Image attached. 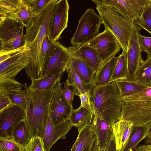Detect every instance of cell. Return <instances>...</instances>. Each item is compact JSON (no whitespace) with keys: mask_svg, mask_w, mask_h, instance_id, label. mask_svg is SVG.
<instances>
[{"mask_svg":"<svg viewBox=\"0 0 151 151\" xmlns=\"http://www.w3.org/2000/svg\"><path fill=\"white\" fill-rule=\"evenodd\" d=\"M72 127L68 119L60 124H54L49 114L42 137L46 150L50 151L59 139H65Z\"/></svg>","mask_w":151,"mask_h":151,"instance_id":"2e32d148","label":"cell"},{"mask_svg":"<svg viewBox=\"0 0 151 151\" xmlns=\"http://www.w3.org/2000/svg\"><path fill=\"white\" fill-rule=\"evenodd\" d=\"M63 72H60L46 76L41 78L31 80L30 88L46 90L52 89L57 82L60 81Z\"/></svg>","mask_w":151,"mask_h":151,"instance_id":"f1b7e54d","label":"cell"},{"mask_svg":"<svg viewBox=\"0 0 151 151\" xmlns=\"http://www.w3.org/2000/svg\"><path fill=\"white\" fill-rule=\"evenodd\" d=\"M102 22L99 15L92 8L87 9L79 20L76 31L71 40L73 46L85 45L99 34Z\"/></svg>","mask_w":151,"mask_h":151,"instance_id":"8992f818","label":"cell"},{"mask_svg":"<svg viewBox=\"0 0 151 151\" xmlns=\"http://www.w3.org/2000/svg\"><path fill=\"white\" fill-rule=\"evenodd\" d=\"M86 44L97 50L101 66L115 57L122 48L115 36L109 29L106 28L103 32Z\"/></svg>","mask_w":151,"mask_h":151,"instance_id":"ba28073f","label":"cell"},{"mask_svg":"<svg viewBox=\"0 0 151 151\" xmlns=\"http://www.w3.org/2000/svg\"><path fill=\"white\" fill-rule=\"evenodd\" d=\"M64 88L62 90V94L68 101L70 106L72 108L73 101L76 94L73 90H71L69 86L66 82L63 81Z\"/></svg>","mask_w":151,"mask_h":151,"instance_id":"ab89813d","label":"cell"},{"mask_svg":"<svg viewBox=\"0 0 151 151\" xmlns=\"http://www.w3.org/2000/svg\"><path fill=\"white\" fill-rule=\"evenodd\" d=\"M138 40L140 50L147 53V55H151V37L145 36L140 34Z\"/></svg>","mask_w":151,"mask_h":151,"instance_id":"f35d334b","label":"cell"},{"mask_svg":"<svg viewBox=\"0 0 151 151\" xmlns=\"http://www.w3.org/2000/svg\"><path fill=\"white\" fill-rule=\"evenodd\" d=\"M90 100L93 115L112 126L121 119L122 101L115 81L90 89Z\"/></svg>","mask_w":151,"mask_h":151,"instance_id":"7a4b0ae2","label":"cell"},{"mask_svg":"<svg viewBox=\"0 0 151 151\" xmlns=\"http://www.w3.org/2000/svg\"><path fill=\"white\" fill-rule=\"evenodd\" d=\"M78 132L77 138L70 151H89L91 144L96 136L93 128L92 122L90 125L84 127Z\"/></svg>","mask_w":151,"mask_h":151,"instance_id":"603a6c76","label":"cell"},{"mask_svg":"<svg viewBox=\"0 0 151 151\" xmlns=\"http://www.w3.org/2000/svg\"><path fill=\"white\" fill-rule=\"evenodd\" d=\"M94 116L92 122L93 128L99 147L104 149L113 134L112 126L103 119L96 115Z\"/></svg>","mask_w":151,"mask_h":151,"instance_id":"ffe728a7","label":"cell"},{"mask_svg":"<svg viewBox=\"0 0 151 151\" xmlns=\"http://www.w3.org/2000/svg\"><path fill=\"white\" fill-rule=\"evenodd\" d=\"M145 144H151V127L150 128L149 133L148 136L145 139Z\"/></svg>","mask_w":151,"mask_h":151,"instance_id":"bcb514c9","label":"cell"},{"mask_svg":"<svg viewBox=\"0 0 151 151\" xmlns=\"http://www.w3.org/2000/svg\"><path fill=\"white\" fill-rule=\"evenodd\" d=\"M24 147L25 151H46L42 138L38 136L31 138Z\"/></svg>","mask_w":151,"mask_h":151,"instance_id":"8d00e7d4","label":"cell"},{"mask_svg":"<svg viewBox=\"0 0 151 151\" xmlns=\"http://www.w3.org/2000/svg\"><path fill=\"white\" fill-rule=\"evenodd\" d=\"M149 6L151 8V0H150V2Z\"/></svg>","mask_w":151,"mask_h":151,"instance_id":"7dc6e473","label":"cell"},{"mask_svg":"<svg viewBox=\"0 0 151 151\" xmlns=\"http://www.w3.org/2000/svg\"><path fill=\"white\" fill-rule=\"evenodd\" d=\"M119 58H113L101 67L96 74L93 86L99 87L109 83Z\"/></svg>","mask_w":151,"mask_h":151,"instance_id":"cb8c5ba5","label":"cell"},{"mask_svg":"<svg viewBox=\"0 0 151 151\" xmlns=\"http://www.w3.org/2000/svg\"><path fill=\"white\" fill-rule=\"evenodd\" d=\"M150 128L142 126H133L128 140L121 151L134 150L138 144L148 136Z\"/></svg>","mask_w":151,"mask_h":151,"instance_id":"d4e9b609","label":"cell"},{"mask_svg":"<svg viewBox=\"0 0 151 151\" xmlns=\"http://www.w3.org/2000/svg\"><path fill=\"white\" fill-rule=\"evenodd\" d=\"M93 115V112L80 106L78 109L72 111L68 119L71 126L76 127L78 131L91 124Z\"/></svg>","mask_w":151,"mask_h":151,"instance_id":"7402d4cb","label":"cell"},{"mask_svg":"<svg viewBox=\"0 0 151 151\" xmlns=\"http://www.w3.org/2000/svg\"><path fill=\"white\" fill-rule=\"evenodd\" d=\"M142 29L134 24L132 30L127 50V74L126 80L135 81L137 71L143 63L139 45L138 35Z\"/></svg>","mask_w":151,"mask_h":151,"instance_id":"30bf717a","label":"cell"},{"mask_svg":"<svg viewBox=\"0 0 151 151\" xmlns=\"http://www.w3.org/2000/svg\"><path fill=\"white\" fill-rule=\"evenodd\" d=\"M135 80L149 88L151 87V55H147L146 60L139 68Z\"/></svg>","mask_w":151,"mask_h":151,"instance_id":"4dcf8cb0","label":"cell"},{"mask_svg":"<svg viewBox=\"0 0 151 151\" xmlns=\"http://www.w3.org/2000/svg\"><path fill=\"white\" fill-rule=\"evenodd\" d=\"M21 0H0V22L8 19H18Z\"/></svg>","mask_w":151,"mask_h":151,"instance_id":"4316f807","label":"cell"},{"mask_svg":"<svg viewBox=\"0 0 151 151\" xmlns=\"http://www.w3.org/2000/svg\"><path fill=\"white\" fill-rule=\"evenodd\" d=\"M116 65L109 83L117 80H125L127 74V51L122 50Z\"/></svg>","mask_w":151,"mask_h":151,"instance_id":"f546056e","label":"cell"},{"mask_svg":"<svg viewBox=\"0 0 151 151\" xmlns=\"http://www.w3.org/2000/svg\"><path fill=\"white\" fill-rule=\"evenodd\" d=\"M68 65L73 69L84 83L90 86L93 85L96 74L93 69L85 62L71 54Z\"/></svg>","mask_w":151,"mask_h":151,"instance_id":"d6986e66","label":"cell"},{"mask_svg":"<svg viewBox=\"0 0 151 151\" xmlns=\"http://www.w3.org/2000/svg\"><path fill=\"white\" fill-rule=\"evenodd\" d=\"M29 45L23 51L0 63V81L15 79L17 74L30 63Z\"/></svg>","mask_w":151,"mask_h":151,"instance_id":"8fae6325","label":"cell"},{"mask_svg":"<svg viewBox=\"0 0 151 151\" xmlns=\"http://www.w3.org/2000/svg\"><path fill=\"white\" fill-rule=\"evenodd\" d=\"M96 5L112 6L134 22L150 5V0H92Z\"/></svg>","mask_w":151,"mask_h":151,"instance_id":"9c48e42d","label":"cell"},{"mask_svg":"<svg viewBox=\"0 0 151 151\" xmlns=\"http://www.w3.org/2000/svg\"><path fill=\"white\" fill-rule=\"evenodd\" d=\"M59 81L52 89V93L49 106V114L54 124L67 119L73 109L62 94L61 84Z\"/></svg>","mask_w":151,"mask_h":151,"instance_id":"7c38bea8","label":"cell"},{"mask_svg":"<svg viewBox=\"0 0 151 151\" xmlns=\"http://www.w3.org/2000/svg\"><path fill=\"white\" fill-rule=\"evenodd\" d=\"M65 71L68 74L66 83L69 86L72 87L76 95L79 96L80 94L90 90L92 86L84 83L71 67L68 65Z\"/></svg>","mask_w":151,"mask_h":151,"instance_id":"83f0119b","label":"cell"},{"mask_svg":"<svg viewBox=\"0 0 151 151\" xmlns=\"http://www.w3.org/2000/svg\"><path fill=\"white\" fill-rule=\"evenodd\" d=\"M134 151H151V144L139 145L134 150Z\"/></svg>","mask_w":151,"mask_h":151,"instance_id":"f6af8a7d","label":"cell"},{"mask_svg":"<svg viewBox=\"0 0 151 151\" xmlns=\"http://www.w3.org/2000/svg\"><path fill=\"white\" fill-rule=\"evenodd\" d=\"M89 151H104V149H101L99 147L96 136L91 145Z\"/></svg>","mask_w":151,"mask_h":151,"instance_id":"ee69618b","label":"cell"},{"mask_svg":"<svg viewBox=\"0 0 151 151\" xmlns=\"http://www.w3.org/2000/svg\"><path fill=\"white\" fill-rule=\"evenodd\" d=\"M71 54L67 47L58 41L55 47L44 66L42 77L65 71L70 62Z\"/></svg>","mask_w":151,"mask_h":151,"instance_id":"5bb4252c","label":"cell"},{"mask_svg":"<svg viewBox=\"0 0 151 151\" xmlns=\"http://www.w3.org/2000/svg\"><path fill=\"white\" fill-rule=\"evenodd\" d=\"M71 54L82 60L93 69L96 74L101 66L99 54L94 48L86 44L67 47Z\"/></svg>","mask_w":151,"mask_h":151,"instance_id":"ac0fdd59","label":"cell"},{"mask_svg":"<svg viewBox=\"0 0 151 151\" xmlns=\"http://www.w3.org/2000/svg\"><path fill=\"white\" fill-rule=\"evenodd\" d=\"M12 104L4 89L0 87V110Z\"/></svg>","mask_w":151,"mask_h":151,"instance_id":"7bdbcfd3","label":"cell"},{"mask_svg":"<svg viewBox=\"0 0 151 151\" xmlns=\"http://www.w3.org/2000/svg\"><path fill=\"white\" fill-rule=\"evenodd\" d=\"M35 15L27 0H21L18 12V19L26 28L30 25Z\"/></svg>","mask_w":151,"mask_h":151,"instance_id":"836d02e7","label":"cell"},{"mask_svg":"<svg viewBox=\"0 0 151 151\" xmlns=\"http://www.w3.org/2000/svg\"><path fill=\"white\" fill-rule=\"evenodd\" d=\"M11 137L17 143L24 146L29 142L28 131L24 120L20 122L13 127Z\"/></svg>","mask_w":151,"mask_h":151,"instance_id":"1f68e13d","label":"cell"},{"mask_svg":"<svg viewBox=\"0 0 151 151\" xmlns=\"http://www.w3.org/2000/svg\"><path fill=\"white\" fill-rule=\"evenodd\" d=\"M0 151H25V147L11 137H0Z\"/></svg>","mask_w":151,"mask_h":151,"instance_id":"e575fe53","label":"cell"},{"mask_svg":"<svg viewBox=\"0 0 151 151\" xmlns=\"http://www.w3.org/2000/svg\"><path fill=\"white\" fill-rule=\"evenodd\" d=\"M52 0H27L35 15L41 13Z\"/></svg>","mask_w":151,"mask_h":151,"instance_id":"74e56055","label":"cell"},{"mask_svg":"<svg viewBox=\"0 0 151 151\" xmlns=\"http://www.w3.org/2000/svg\"><path fill=\"white\" fill-rule=\"evenodd\" d=\"M57 1L52 0L45 9L43 19L39 31L34 40L29 45L31 60L30 63L25 68V70L27 77L31 80L42 77L40 63V49L45 37L48 36L50 23Z\"/></svg>","mask_w":151,"mask_h":151,"instance_id":"5b68a950","label":"cell"},{"mask_svg":"<svg viewBox=\"0 0 151 151\" xmlns=\"http://www.w3.org/2000/svg\"><path fill=\"white\" fill-rule=\"evenodd\" d=\"M134 24L151 33V8L149 6L140 17L134 22Z\"/></svg>","mask_w":151,"mask_h":151,"instance_id":"d590c367","label":"cell"},{"mask_svg":"<svg viewBox=\"0 0 151 151\" xmlns=\"http://www.w3.org/2000/svg\"><path fill=\"white\" fill-rule=\"evenodd\" d=\"M150 34L151 35V33H150Z\"/></svg>","mask_w":151,"mask_h":151,"instance_id":"c3c4849f","label":"cell"},{"mask_svg":"<svg viewBox=\"0 0 151 151\" xmlns=\"http://www.w3.org/2000/svg\"><path fill=\"white\" fill-rule=\"evenodd\" d=\"M115 82L122 99L140 92L149 88L138 80L129 81L121 80Z\"/></svg>","mask_w":151,"mask_h":151,"instance_id":"484cf974","label":"cell"},{"mask_svg":"<svg viewBox=\"0 0 151 151\" xmlns=\"http://www.w3.org/2000/svg\"><path fill=\"white\" fill-rule=\"evenodd\" d=\"M79 96L81 101L80 106L85 108L89 111L93 112L90 100V89L87 92L80 94Z\"/></svg>","mask_w":151,"mask_h":151,"instance_id":"60d3db41","label":"cell"},{"mask_svg":"<svg viewBox=\"0 0 151 151\" xmlns=\"http://www.w3.org/2000/svg\"><path fill=\"white\" fill-rule=\"evenodd\" d=\"M133 127L131 122L121 120L112 126L117 151H121L125 145Z\"/></svg>","mask_w":151,"mask_h":151,"instance_id":"44dd1931","label":"cell"},{"mask_svg":"<svg viewBox=\"0 0 151 151\" xmlns=\"http://www.w3.org/2000/svg\"><path fill=\"white\" fill-rule=\"evenodd\" d=\"M25 117V110L13 104L0 110V137H11L13 127Z\"/></svg>","mask_w":151,"mask_h":151,"instance_id":"9a60e30c","label":"cell"},{"mask_svg":"<svg viewBox=\"0 0 151 151\" xmlns=\"http://www.w3.org/2000/svg\"><path fill=\"white\" fill-rule=\"evenodd\" d=\"M121 120L151 127V87L122 99Z\"/></svg>","mask_w":151,"mask_h":151,"instance_id":"3957f363","label":"cell"},{"mask_svg":"<svg viewBox=\"0 0 151 151\" xmlns=\"http://www.w3.org/2000/svg\"><path fill=\"white\" fill-rule=\"evenodd\" d=\"M0 87L3 88L12 104H15L25 110L26 107L25 86L15 79L0 81Z\"/></svg>","mask_w":151,"mask_h":151,"instance_id":"e0dca14e","label":"cell"},{"mask_svg":"<svg viewBox=\"0 0 151 151\" xmlns=\"http://www.w3.org/2000/svg\"><path fill=\"white\" fill-rule=\"evenodd\" d=\"M69 8L67 0H57L56 2L48 32L50 38L54 42L60 38L62 33L68 27Z\"/></svg>","mask_w":151,"mask_h":151,"instance_id":"4fadbf2b","label":"cell"},{"mask_svg":"<svg viewBox=\"0 0 151 151\" xmlns=\"http://www.w3.org/2000/svg\"><path fill=\"white\" fill-rule=\"evenodd\" d=\"M28 45L26 42L24 45L22 47L9 51L0 52V63L23 51L27 47Z\"/></svg>","mask_w":151,"mask_h":151,"instance_id":"b9f144b4","label":"cell"},{"mask_svg":"<svg viewBox=\"0 0 151 151\" xmlns=\"http://www.w3.org/2000/svg\"><path fill=\"white\" fill-rule=\"evenodd\" d=\"M55 43V42H53L50 38L48 36H46L43 40L41 47L40 57V68L42 76L45 63L54 51Z\"/></svg>","mask_w":151,"mask_h":151,"instance_id":"d6a6232c","label":"cell"},{"mask_svg":"<svg viewBox=\"0 0 151 151\" xmlns=\"http://www.w3.org/2000/svg\"><path fill=\"white\" fill-rule=\"evenodd\" d=\"M24 26L18 19H8L0 22V52L15 50L24 45Z\"/></svg>","mask_w":151,"mask_h":151,"instance_id":"52a82bcc","label":"cell"},{"mask_svg":"<svg viewBox=\"0 0 151 151\" xmlns=\"http://www.w3.org/2000/svg\"><path fill=\"white\" fill-rule=\"evenodd\" d=\"M26 107L24 120L30 139L36 136L42 137L49 114L52 89L41 90L26 86Z\"/></svg>","mask_w":151,"mask_h":151,"instance_id":"6da1fadb","label":"cell"},{"mask_svg":"<svg viewBox=\"0 0 151 151\" xmlns=\"http://www.w3.org/2000/svg\"><path fill=\"white\" fill-rule=\"evenodd\" d=\"M96 6V9L105 28L115 36L122 50L127 51L134 22L112 6L102 4Z\"/></svg>","mask_w":151,"mask_h":151,"instance_id":"277c9868","label":"cell"}]
</instances>
